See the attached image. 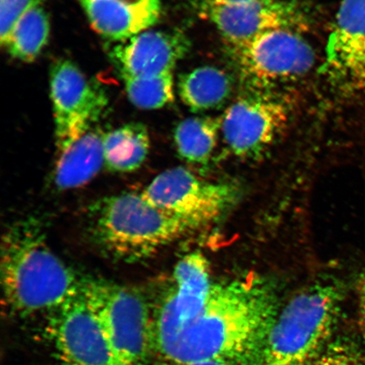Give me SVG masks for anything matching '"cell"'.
<instances>
[{
  "instance_id": "1",
  "label": "cell",
  "mask_w": 365,
  "mask_h": 365,
  "mask_svg": "<svg viewBox=\"0 0 365 365\" xmlns=\"http://www.w3.org/2000/svg\"><path fill=\"white\" fill-rule=\"evenodd\" d=\"M277 313L276 290L262 277L212 284L192 321L156 351L168 365L210 359L246 364L261 352Z\"/></svg>"
},
{
  "instance_id": "2",
  "label": "cell",
  "mask_w": 365,
  "mask_h": 365,
  "mask_svg": "<svg viewBox=\"0 0 365 365\" xmlns=\"http://www.w3.org/2000/svg\"><path fill=\"white\" fill-rule=\"evenodd\" d=\"M1 282L7 307L25 317L53 312L81 285L50 248L42 230L31 222L16 223L3 237Z\"/></svg>"
},
{
  "instance_id": "3",
  "label": "cell",
  "mask_w": 365,
  "mask_h": 365,
  "mask_svg": "<svg viewBox=\"0 0 365 365\" xmlns=\"http://www.w3.org/2000/svg\"><path fill=\"white\" fill-rule=\"evenodd\" d=\"M344 285L323 278L278 312L259 352L261 365H312L339 319Z\"/></svg>"
},
{
  "instance_id": "4",
  "label": "cell",
  "mask_w": 365,
  "mask_h": 365,
  "mask_svg": "<svg viewBox=\"0 0 365 365\" xmlns=\"http://www.w3.org/2000/svg\"><path fill=\"white\" fill-rule=\"evenodd\" d=\"M96 240L114 258L136 262L194 228L155 207L141 193L111 196L96 205L91 215Z\"/></svg>"
},
{
  "instance_id": "5",
  "label": "cell",
  "mask_w": 365,
  "mask_h": 365,
  "mask_svg": "<svg viewBox=\"0 0 365 365\" xmlns=\"http://www.w3.org/2000/svg\"><path fill=\"white\" fill-rule=\"evenodd\" d=\"M81 289L121 365H149L153 312L143 294L100 279L81 281Z\"/></svg>"
},
{
  "instance_id": "6",
  "label": "cell",
  "mask_w": 365,
  "mask_h": 365,
  "mask_svg": "<svg viewBox=\"0 0 365 365\" xmlns=\"http://www.w3.org/2000/svg\"><path fill=\"white\" fill-rule=\"evenodd\" d=\"M141 195L195 230L221 217L236 202L239 193L235 185L209 182L176 167L160 173Z\"/></svg>"
},
{
  "instance_id": "7",
  "label": "cell",
  "mask_w": 365,
  "mask_h": 365,
  "mask_svg": "<svg viewBox=\"0 0 365 365\" xmlns=\"http://www.w3.org/2000/svg\"><path fill=\"white\" fill-rule=\"evenodd\" d=\"M50 93L59 153L93 129L108 107V98L68 59H59L51 67Z\"/></svg>"
},
{
  "instance_id": "8",
  "label": "cell",
  "mask_w": 365,
  "mask_h": 365,
  "mask_svg": "<svg viewBox=\"0 0 365 365\" xmlns=\"http://www.w3.org/2000/svg\"><path fill=\"white\" fill-rule=\"evenodd\" d=\"M245 76L259 88L302 78L314 65V50L294 29H277L237 48Z\"/></svg>"
},
{
  "instance_id": "9",
  "label": "cell",
  "mask_w": 365,
  "mask_h": 365,
  "mask_svg": "<svg viewBox=\"0 0 365 365\" xmlns=\"http://www.w3.org/2000/svg\"><path fill=\"white\" fill-rule=\"evenodd\" d=\"M51 318L49 331L62 365H121L81 289Z\"/></svg>"
},
{
  "instance_id": "10",
  "label": "cell",
  "mask_w": 365,
  "mask_h": 365,
  "mask_svg": "<svg viewBox=\"0 0 365 365\" xmlns=\"http://www.w3.org/2000/svg\"><path fill=\"white\" fill-rule=\"evenodd\" d=\"M170 284L153 312L155 351L171 340L203 307L212 287L207 259L199 252L185 255L177 263Z\"/></svg>"
},
{
  "instance_id": "11",
  "label": "cell",
  "mask_w": 365,
  "mask_h": 365,
  "mask_svg": "<svg viewBox=\"0 0 365 365\" xmlns=\"http://www.w3.org/2000/svg\"><path fill=\"white\" fill-rule=\"evenodd\" d=\"M289 118L284 102L262 93L232 103L222 118V134L236 157L257 159L272 147Z\"/></svg>"
},
{
  "instance_id": "12",
  "label": "cell",
  "mask_w": 365,
  "mask_h": 365,
  "mask_svg": "<svg viewBox=\"0 0 365 365\" xmlns=\"http://www.w3.org/2000/svg\"><path fill=\"white\" fill-rule=\"evenodd\" d=\"M324 74L344 96L365 93V0H342L328 39Z\"/></svg>"
},
{
  "instance_id": "13",
  "label": "cell",
  "mask_w": 365,
  "mask_h": 365,
  "mask_svg": "<svg viewBox=\"0 0 365 365\" xmlns=\"http://www.w3.org/2000/svg\"><path fill=\"white\" fill-rule=\"evenodd\" d=\"M293 6L273 0H250L205 8L197 15L211 21L237 48L267 31L299 26L301 21Z\"/></svg>"
},
{
  "instance_id": "14",
  "label": "cell",
  "mask_w": 365,
  "mask_h": 365,
  "mask_svg": "<svg viewBox=\"0 0 365 365\" xmlns=\"http://www.w3.org/2000/svg\"><path fill=\"white\" fill-rule=\"evenodd\" d=\"M190 47L181 31L145 30L116 42L109 54L121 76H156L173 73Z\"/></svg>"
},
{
  "instance_id": "15",
  "label": "cell",
  "mask_w": 365,
  "mask_h": 365,
  "mask_svg": "<svg viewBox=\"0 0 365 365\" xmlns=\"http://www.w3.org/2000/svg\"><path fill=\"white\" fill-rule=\"evenodd\" d=\"M91 25L104 38L122 42L156 24L160 0H80Z\"/></svg>"
},
{
  "instance_id": "16",
  "label": "cell",
  "mask_w": 365,
  "mask_h": 365,
  "mask_svg": "<svg viewBox=\"0 0 365 365\" xmlns=\"http://www.w3.org/2000/svg\"><path fill=\"white\" fill-rule=\"evenodd\" d=\"M103 134L93 128L58 153L54 170L58 190L80 188L98 175L104 165Z\"/></svg>"
},
{
  "instance_id": "17",
  "label": "cell",
  "mask_w": 365,
  "mask_h": 365,
  "mask_svg": "<svg viewBox=\"0 0 365 365\" xmlns=\"http://www.w3.org/2000/svg\"><path fill=\"white\" fill-rule=\"evenodd\" d=\"M178 91L182 102L191 111L212 110L222 107L230 99L232 80L221 68L202 66L180 76Z\"/></svg>"
},
{
  "instance_id": "18",
  "label": "cell",
  "mask_w": 365,
  "mask_h": 365,
  "mask_svg": "<svg viewBox=\"0 0 365 365\" xmlns=\"http://www.w3.org/2000/svg\"><path fill=\"white\" fill-rule=\"evenodd\" d=\"M147 127L130 123L103 134L104 165L118 173H130L140 168L150 150Z\"/></svg>"
},
{
  "instance_id": "19",
  "label": "cell",
  "mask_w": 365,
  "mask_h": 365,
  "mask_svg": "<svg viewBox=\"0 0 365 365\" xmlns=\"http://www.w3.org/2000/svg\"><path fill=\"white\" fill-rule=\"evenodd\" d=\"M222 130V118L191 117L182 120L173 134L178 153L194 164L207 163Z\"/></svg>"
},
{
  "instance_id": "20",
  "label": "cell",
  "mask_w": 365,
  "mask_h": 365,
  "mask_svg": "<svg viewBox=\"0 0 365 365\" xmlns=\"http://www.w3.org/2000/svg\"><path fill=\"white\" fill-rule=\"evenodd\" d=\"M50 23L42 4L21 17L2 46L10 56L23 62H33L47 45Z\"/></svg>"
},
{
  "instance_id": "21",
  "label": "cell",
  "mask_w": 365,
  "mask_h": 365,
  "mask_svg": "<svg viewBox=\"0 0 365 365\" xmlns=\"http://www.w3.org/2000/svg\"><path fill=\"white\" fill-rule=\"evenodd\" d=\"M130 101L141 109H158L175 99L173 73L156 76H121Z\"/></svg>"
},
{
  "instance_id": "22",
  "label": "cell",
  "mask_w": 365,
  "mask_h": 365,
  "mask_svg": "<svg viewBox=\"0 0 365 365\" xmlns=\"http://www.w3.org/2000/svg\"><path fill=\"white\" fill-rule=\"evenodd\" d=\"M42 0H0V41L1 45L10 36L17 22Z\"/></svg>"
},
{
  "instance_id": "23",
  "label": "cell",
  "mask_w": 365,
  "mask_h": 365,
  "mask_svg": "<svg viewBox=\"0 0 365 365\" xmlns=\"http://www.w3.org/2000/svg\"><path fill=\"white\" fill-rule=\"evenodd\" d=\"M312 365H363L358 353L345 344L330 346Z\"/></svg>"
},
{
  "instance_id": "24",
  "label": "cell",
  "mask_w": 365,
  "mask_h": 365,
  "mask_svg": "<svg viewBox=\"0 0 365 365\" xmlns=\"http://www.w3.org/2000/svg\"><path fill=\"white\" fill-rule=\"evenodd\" d=\"M355 289L357 295L359 327L365 337V268L359 273L355 282Z\"/></svg>"
},
{
  "instance_id": "25",
  "label": "cell",
  "mask_w": 365,
  "mask_h": 365,
  "mask_svg": "<svg viewBox=\"0 0 365 365\" xmlns=\"http://www.w3.org/2000/svg\"><path fill=\"white\" fill-rule=\"evenodd\" d=\"M179 1L182 4H184L185 7L198 14L205 8L217 6H228V4L248 2L250 1V0H179Z\"/></svg>"
},
{
  "instance_id": "26",
  "label": "cell",
  "mask_w": 365,
  "mask_h": 365,
  "mask_svg": "<svg viewBox=\"0 0 365 365\" xmlns=\"http://www.w3.org/2000/svg\"><path fill=\"white\" fill-rule=\"evenodd\" d=\"M182 365H245V364L231 359H210L199 360V361L191 362Z\"/></svg>"
},
{
  "instance_id": "27",
  "label": "cell",
  "mask_w": 365,
  "mask_h": 365,
  "mask_svg": "<svg viewBox=\"0 0 365 365\" xmlns=\"http://www.w3.org/2000/svg\"><path fill=\"white\" fill-rule=\"evenodd\" d=\"M273 1L294 6V2L296 1V0H273Z\"/></svg>"
}]
</instances>
